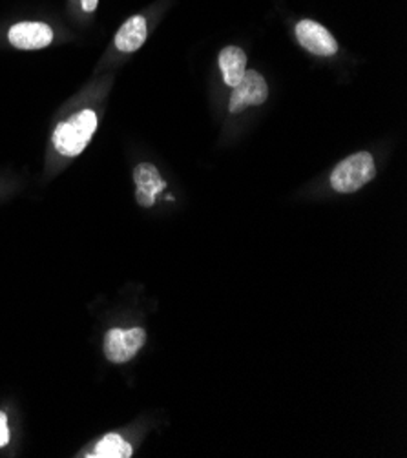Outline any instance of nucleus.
<instances>
[{
    "label": "nucleus",
    "mask_w": 407,
    "mask_h": 458,
    "mask_svg": "<svg viewBox=\"0 0 407 458\" xmlns=\"http://www.w3.org/2000/svg\"><path fill=\"white\" fill-rule=\"evenodd\" d=\"M97 130V116L93 110H83L68 121L57 125L53 132V147L64 157H77L84 152Z\"/></svg>",
    "instance_id": "nucleus-1"
},
{
    "label": "nucleus",
    "mask_w": 407,
    "mask_h": 458,
    "mask_svg": "<svg viewBox=\"0 0 407 458\" xmlns=\"http://www.w3.org/2000/svg\"><path fill=\"white\" fill-rule=\"evenodd\" d=\"M377 173L375 159L369 152H358L338 163L331 173V187L338 194H353L372 181Z\"/></svg>",
    "instance_id": "nucleus-2"
},
{
    "label": "nucleus",
    "mask_w": 407,
    "mask_h": 458,
    "mask_svg": "<svg viewBox=\"0 0 407 458\" xmlns=\"http://www.w3.org/2000/svg\"><path fill=\"white\" fill-rule=\"evenodd\" d=\"M147 341V333L141 327L133 329H110L105 336V357L112 364H126Z\"/></svg>",
    "instance_id": "nucleus-3"
},
{
    "label": "nucleus",
    "mask_w": 407,
    "mask_h": 458,
    "mask_svg": "<svg viewBox=\"0 0 407 458\" xmlns=\"http://www.w3.org/2000/svg\"><path fill=\"white\" fill-rule=\"evenodd\" d=\"M267 97H268V86L263 76L251 69V72H245L243 79L234 86L230 102H228V110L232 114H240L249 107H259V104L267 100Z\"/></svg>",
    "instance_id": "nucleus-4"
},
{
    "label": "nucleus",
    "mask_w": 407,
    "mask_h": 458,
    "mask_svg": "<svg viewBox=\"0 0 407 458\" xmlns=\"http://www.w3.org/2000/svg\"><path fill=\"white\" fill-rule=\"evenodd\" d=\"M296 39L301 44V48H305L313 55L332 57L338 52V43L334 41L329 29L309 19L298 22Z\"/></svg>",
    "instance_id": "nucleus-5"
},
{
    "label": "nucleus",
    "mask_w": 407,
    "mask_h": 458,
    "mask_svg": "<svg viewBox=\"0 0 407 458\" xmlns=\"http://www.w3.org/2000/svg\"><path fill=\"white\" fill-rule=\"evenodd\" d=\"M8 39L17 50H43L52 44L53 31L44 22H19L12 26Z\"/></svg>",
    "instance_id": "nucleus-6"
},
{
    "label": "nucleus",
    "mask_w": 407,
    "mask_h": 458,
    "mask_svg": "<svg viewBox=\"0 0 407 458\" xmlns=\"http://www.w3.org/2000/svg\"><path fill=\"white\" fill-rule=\"evenodd\" d=\"M133 181H135V199L145 208L156 203V197L166 189L161 173L150 163H141L133 168Z\"/></svg>",
    "instance_id": "nucleus-7"
},
{
    "label": "nucleus",
    "mask_w": 407,
    "mask_h": 458,
    "mask_svg": "<svg viewBox=\"0 0 407 458\" xmlns=\"http://www.w3.org/2000/svg\"><path fill=\"white\" fill-rule=\"evenodd\" d=\"M148 37V26L145 17L135 15L128 19L116 35V48L124 53L138 52Z\"/></svg>",
    "instance_id": "nucleus-8"
},
{
    "label": "nucleus",
    "mask_w": 407,
    "mask_h": 458,
    "mask_svg": "<svg viewBox=\"0 0 407 458\" xmlns=\"http://www.w3.org/2000/svg\"><path fill=\"white\" fill-rule=\"evenodd\" d=\"M219 68L227 86L234 88L240 83L247 72V55L242 48L227 46L219 53Z\"/></svg>",
    "instance_id": "nucleus-9"
},
{
    "label": "nucleus",
    "mask_w": 407,
    "mask_h": 458,
    "mask_svg": "<svg viewBox=\"0 0 407 458\" xmlns=\"http://www.w3.org/2000/svg\"><path fill=\"white\" fill-rule=\"evenodd\" d=\"M133 453L132 446L121 435H107L99 440L93 454L97 458H130Z\"/></svg>",
    "instance_id": "nucleus-10"
},
{
    "label": "nucleus",
    "mask_w": 407,
    "mask_h": 458,
    "mask_svg": "<svg viewBox=\"0 0 407 458\" xmlns=\"http://www.w3.org/2000/svg\"><path fill=\"white\" fill-rule=\"evenodd\" d=\"M10 444V428H8V416L0 411V449Z\"/></svg>",
    "instance_id": "nucleus-11"
},
{
    "label": "nucleus",
    "mask_w": 407,
    "mask_h": 458,
    "mask_svg": "<svg viewBox=\"0 0 407 458\" xmlns=\"http://www.w3.org/2000/svg\"><path fill=\"white\" fill-rule=\"evenodd\" d=\"M97 3H99V0H83V10L88 12V13H92V12H95Z\"/></svg>",
    "instance_id": "nucleus-12"
}]
</instances>
